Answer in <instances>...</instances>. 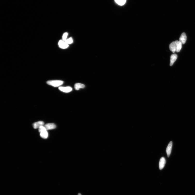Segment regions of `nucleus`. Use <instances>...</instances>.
Here are the masks:
<instances>
[{
  "instance_id": "14",
  "label": "nucleus",
  "mask_w": 195,
  "mask_h": 195,
  "mask_svg": "<svg viewBox=\"0 0 195 195\" xmlns=\"http://www.w3.org/2000/svg\"><path fill=\"white\" fill-rule=\"evenodd\" d=\"M114 1L118 5L122 6L125 4L126 0H114Z\"/></svg>"
},
{
  "instance_id": "9",
  "label": "nucleus",
  "mask_w": 195,
  "mask_h": 195,
  "mask_svg": "<svg viewBox=\"0 0 195 195\" xmlns=\"http://www.w3.org/2000/svg\"><path fill=\"white\" fill-rule=\"evenodd\" d=\"M169 49L173 53H175L176 51V47L175 42H172L169 45Z\"/></svg>"
},
{
  "instance_id": "5",
  "label": "nucleus",
  "mask_w": 195,
  "mask_h": 195,
  "mask_svg": "<svg viewBox=\"0 0 195 195\" xmlns=\"http://www.w3.org/2000/svg\"><path fill=\"white\" fill-rule=\"evenodd\" d=\"M58 44L59 47L63 49L67 48L69 46L68 44L63 40H60Z\"/></svg>"
},
{
  "instance_id": "18",
  "label": "nucleus",
  "mask_w": 195,
  "mask_h": 195,
  "mask_svg": "<svg viewBox=\"0 0 195 195\" xmlns=\"http://www.w3.org/2000/svg\"><path fill=\"white\" fill-rule=\"evenodd\" d=\"M78 195H81V194L80 193L78 194Z\"/></svg>"
},
{
  "instance_id": "13",
  "label": "nucleus",
  "mask_w": 195,
  "mask_h": 195,
  "mask_svg": "<svg viewBox=\"0 0 195 195\" xmlns=\"http://www.w3.org/2000/svg\"><path fill=\"white\" fill-rule=\"evenodd\" d=\"M40 133V136L42 138L44 139H46L47 138L48 134L47 130L41 132Z\"/></svg>"
},
{
  "instance_id": "11",
  "label": "nucleus",
  "mask_w": 195,
  "mask_h": 195,
  "mask_svg": "<svg viewBox=\"0 0 195 195\" xmlns=\"http://www.w3.org/2000/svg\"><path fill=\"white\" fill-rule=\"evenodd\" d=\"M176 45V51L178 52H179L182 48V44L179 41L176 40L175 41Z\"/></svg>"
},
{
  "instance_id": "15",
  "label": "nucleus",
  "mask_w": 195,
  "mask_h": 195,
  "mask_svg": "<svg viewBox=\"0 0 195 195\" xmlns=\"http://www.w3.org/2000/svg\"><path fill=\"white\" fill-rule=\"evenodd\" d=\"M39 132L40 133L43 131L47 130L46 128L43 126H41L39 128Z\"/></svg>"
},
{
  "instance_id": "7",
  "label": "nucleus",
  "mask_w": 195,
  "mask_h": 195,
  "mask_svg": "<svg viewBox=\"0 0 195 195\" xmlns=\"http://www.w3.org/2000/svg\"><path fill=\"white\" fill-rule=\"evenodd\" d=\"M47 130L54 129L56 127V126L54 123L47 124L44 126Z\"/></svg>"
},
{
  "instance_id": "12",
  "label": "nucleus",
  "mask_w": 195,
  "mask_h": 195,
  "mask_svg": "<svg viewBox=\"0 0 195 195\" xmlns=\"http://www.w3.org/2000/svg\"><path fill=\"white\" fill-rule=\"evenodd\" d=\"M85 87L84 85L80 83L76 84L74 86L75 88L77 90H78L81 88H84Z\"/></svg>"
},
{
  "instance_id": "17",
  "label": "nucleus",
  "mask_w": 195,
  "mask_h": 195,
  "mask_svg": "<svg viewBox=\"0 0 195 195\" xmlns=\"http://www.w3.org/2000/svg\"><path fill=\"white\" fill-rule=\"evenodd\" d=\"M68 35V34L67 33H65L63 34L62 37L63 40L65 41L67 39V38Z\"/></svg>"
},
{
  "instance_id": "2",
  "label": "nucleus",
  "mask_w": 195,
  "mask_h": 195,
  "mask_svg": "<svg viewBox=\"0 0 195 195\" xmlns=\"http://www.w3.org/2000/svg\"><path fill=\"white\" fill-rule=\"evenodd\" d=\"M172 145V142L171 141L169 142L168 146L167 147L166 151L167 157H169L171 154Z\"/></svg>"
},
{
  "instance_id": "3",
  "label": "nucleus",
  "mask_w": 195,
  "mask_h": 195,
  "mask_svg": "<svg viewBox=\"0 0 195 195\" xmlns=\"http://www.w3.org/2000/svg\"><path fill=\"white\" fill-rule=\"evenodd\" d=\"M59 89L63 92L65 93H68L70 92L72 90V89L70 86L66 87H60L59 88Z\"/></svg>"
},
{
  "instance_id": "6",
  "label": "nucleus",
  "mask_w": 195,
  "mask_h": 195,
  "mask_svg": "<svg viewBox=\"0 0 195 195\" xmlns=\"http://www.w3.org/2000/svg\"><path fill=\"white\" fill-rule=\"evenodd\" d=\"M187 40V36L185 33H183L181 34L179 38V41L182 44H185Z\"/></svg>"
},
{
  "instance_id": "8",
  "label": "nucleus",
  "mask_w": 195,
  "mask_h": 195,
  "mask_svg": "<svg viewBox=\"0 0 195 195\" xmlns=\"http://www.w3.org/2000/svg\"><path fill=\"white\" fill-rule=\"evenodd\" d=\"M44 125V122L42 121H40L34 123L33 125V126L34 129H37L41 126H43Z\"/></svg>"
},
{
  "instance_id": "1",
  "label": "nucleus",
  "mask_w": 195,
  "mask_h": 195,
  "mask_svg": "<svg viewBox=\"0 0 195 195\" xmlns=\"http://www.w3.org/2000/svg\"><path fill=\"white\" fill-rule=\"evenodd\" d=\"M47 83L49 85L57 87L62 85L63 83V82L60 80H52L47 81Z\"/></svg>"
},
{
  "instance_id": "10",
  "label": "nucleus",
  "mask_w": 195,
  "mask_h": 195,
  "mask_svg": "<svg viewBox=\"0 0 195 195\" xmlns=\"http://www.w3.org/2000/svg\"><path fill=\"white\" fill-rule=\"evenodd\" d=\"M178 58L177 55L175 54H172L171 56L170 66H172Z\"/></svg>"
},
{
  "instance_id": "16",
  "label": "nucleus",
  "mask_w": 195,
  "mask_h": 195,
  "mask_svg": "<svg viewBox=\"0 0 195 195\" xmlns=\"http://www.w3.org/2000/svg\"><path fill=\"white\" fill-rule=\"evenodd\" d=\"M65 42L68 44H71L73 42V40L72 38H70L67 39L65 41Z\"/></svg>"
},
{
  "instance_id": "4",
  "label": "nucleus",
  "mask_w": 195,
  "mask_h": 195,
  "mask_svg": "<svg viewBox=\"0 0 195 195\" xmlns=\"http://www.w3.org/2000/svg\"><path fill=\"white\" fill-rule=\"evenodd\" d=\"M166 162V160L164 157H163L160 158L159 164V168L160 170H161L164 168Z\"/></svg>"
}]
</instances>
